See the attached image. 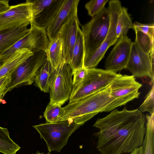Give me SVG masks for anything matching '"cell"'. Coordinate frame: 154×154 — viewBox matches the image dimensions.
<instances>
[{"mask_svg": "<svg viewBox=\"0 0 154 154\" xmlns=\"http://www.w3.org/2000/svg\"><path fill=\"white\" fill-rule=\"evenodd\" d=\"M145 117L138 109H114L98 119L93 127L99 131L96 148L101 154L131 153L141 146L146 131Z\"/></svg>", "mask_w": 154, "mask_h": 154, "instance_id": "obj_1", "label": "cell"}, {"mask_svg": "<svg viewBox=\"0 0 154 154\" xmlns=\"http://www.w3.org/2000/svg\"><path fill=\"white\" fill-rule=\"evenodd\" d=\"M134 30L140 31L149 36L151 39L154 41V24H144L138 22L133 23Z\"/></svg>", "mask_w": 154, "mask_h": 154, "instance_id": "obj_30", "label": "cell"}, {"mask_svg": "<svg viewBox=\"0 0 154 154\" xmlns=\"http://www.w3.org/2000/svg\"><path fill=\"white\" fill-rule=\"evenodd\" d=\"M33 54L19 66L10 75L6 93L14 88L30 85L34 82L38 70L47 60L46 52L34 49Z\"/></svg>", "mask_w": 154, "mask_h": 154, "instance_id": "obj_7", "label": "cell"}, {"mask_svg": "<svg viewBox=\"0 0 154 154\" xmlns=\"http://www.w3.org/2000/svg\"><path fill=\"white\" fill-rule=\"evenodd\" d=\"M79 24L78 16L73 17L62 27L58 36L61 39L63 56L68 64L71 61Z\"/></svg>", "mask_w": 154, "mask_h": 154, "instance_id": "obj_14", "label": "cell"}, {"mask_svg": "<svg viewBox=\"0 0 154 154\" xmlns=\"http://www.w3.org/2000/svg\"><path fill=\"white\" fill-rule=\"evenodd\" d=\"M154 85L146 95L145 100L138 109L141 112H147L150 115L154 113Z\"/></svg>", "mask_w": 154, "mask_h": 154, "instance_id": "obj_26", "label": "cell"}, {"mask_svg": "<svg viewBox=\"0 0 154 154\" xmlns=\"http://www.w3.org/2000/svg\"><path fill=\"white\" fill-rule=\"evenodd\" d=\"M80 125L69 119L54 123L47 122L33 126L45 142L49 152H59L67 143L70 136Z\"/></svg>", "mask_w": 154, "mask_h": 154, "instance_id": "obj_3", "label": "cell"}, {"mask_svg": "<svg viewBox=\"0 0 154 154\" xmlns=\"http://www.w3.org/2000/svg\"><path fill=\"white\" fill-rule=\"evenodd\" d=\"M85 55V49L83 34L79 28L77 34L76 41L74 47L70 62L69 64L72 72L83 67Z\"/></svg>", "mask_w": 154, "mask_h": 154, "instance_id": "obj_20", "label": "cell"}, {"mask_svg": "<svg viewBox=\"0 0 154 154\" xmlns=\"http://www.w3.org/2000/svg\"><path fill=\"white\" fill-rule=\"evenodd\" d=\"M65 1V0H53L51 4L45 8L32 18L31 23L46 30L59 12Z\"/></svg>", "mask_w": 154, "mask_h": 154, "instance_id": "obj_15", "label": "cell"}, {"mask_svg": "<svg viewBox=\"0 0 154 154\" xmlns=\"http://www.w3.org/2000/svg\"><path fill=\"white\" fill-rule=\"evenodd\" d=\"M72 69L66 63L56 71L50 87L49 104L61 106L68 100L72 90Z\"/></svg>", "mask_w": 154, "mask_h": 154, "instance_id": "obj_9", "label": "cell"}, {"mask_svg": "<svg viewBox=\"0 0 154 154\" xmlns=\"http://www.w3.org/2000/svg\"><path fill=\"white\" fill-rule=\"evenodd\" d=\"M5 60L0 56V68L3 64Z\"/></svg>", "mask_w": 154, "mask_h": 154, "instance_id": "obj_34", "label": "cell"}, {"mask_svg": "<svg viewBox=\"0 0 154 154\" xmlns=\"http://www.w3.org/2000/svg\"><path fill=\"white\" fill-rule=\"evenodd\" d=\"M108 0H91L85 5L89 15L92 17L101 11L104 7Z\"/></svg>", "mask_w": 154, "mask_h": 154, "instance_id": "obj_27", "label": "cell"}, {"mask_svg": "<svg viewBox=\"0 0 154 154\" xmlns=\"http://www.w3.org/2000/svg\"><path fill=\"white\" fill-rule=\"evenodd\" d=\"M154 51L148 55L143 52L134 42H133L129 59L125 69L134 77H147L154 85Z\"/></svg>", "mask_w": 154, "mask_h": 154, "instance_id": "obj_10", "label": "cell"}, {"mask_svg": "<svg viewBox=\"0 0 154 154\" xmlns=\"http://www.w3.org/2000/svg\"><path fill=\"white\" fill-rule=\"evenodd\" d=\"M20 149L10 138L8 129L0 126V152L4 154H16Z\"/></svg>", "mask_w": 154, "mask_h": 154, "instance_id": "obj_23", "label": "cell"}, {"mask_svg": "<svg viewBox=\"0 0 154 154\" xmlns=\"http://www.w3.org/2000/svg\"><path fill=\"white\" fill-rule=\"evenodd\" d=\"M10 75L5 76L0 78V97L2 100L6 94L7 87L10 81Z\"/></svg>", "mask_w": 154, "mask_h": 154, "instance_id": "obj_31", "label": "cell"}, {"mask_svg": "<svg viewBox=\"0 0 154 154\" xmlns=\"http://www.w3.org/2000/svg\"><path fill=\"white\" fill-rule=\"evenodd\" d=\"M133 42L127 35L118 39L105 62V70L116 73L125 69Z\"/></svg>", "mask_w": 154, "mask_h": 154, "instance_id": "obj_12", "label": "cell"}, {"mask_svg": "<svg viewBox=\"0 0 154 154\" xmlns=\"http://www.w3.org/2000/svg\"><path fill=\"white\" fill-rule=\"evenodd\" d=\"M87 69L83 67L76 69L72 72V90L74 91L82 82L86 75Z\"/></svg>", "mask_w": 154, "mask_h": 154, "instance_id": "obj_29", "label": "cell"}, {"mask_svg": "<svg viewBox=\"0 0 154 154\" xmlns=\"http://www.w3.org/2000/svg\"><path fill=\"white\" fill-rule=\"evenodd\" d=\"M29 4L32 18L45 8L49 5L53 0H27Z\"/></svg>", "mask_w": 154, "mask_h": 154, "instance_id": "obj_28", "label": "cell"}, {"mask_svg": "<svg viewBox=\"0 0 154 154\" xmlns=\"http://www.w3.org/2000/svg\"><path fill=\"white\" fill-rule=\"evenodd\" d=\"M110 24V15L104 7L92 17L89 21L82 26L85 54L98 49L105 39Z\"/></svg>", "mask_w": 154, "mask_h": 154, "instance_id": "obj_4", "label": "cell"}, {"mask_svg": "<svg viewBox=\"0 0 154 154\" xmlns=\"http://www.w3.org/2000/svg\"><path fill=\"white\" fill-rule=\"evenodd\" d=\"M134 30L136 35L135 42L143 52L149 55L154 51V41L143 32L137 30Z\"/></svg>", "mask_w": 154, "mask_h": 154, "instance_id": "obj_24", "label": "cell"}, {"mask_svg": "<svg viewBox=\"0 0 154 154\" xmlns=\"http://www.w3.org/2000/svg\"><path fill=\"white\" fill-rule=\"evenodd\" d=\"M58 105L48 103L44 113V116L48 123L59 122L63 112V108Z\"/></svg>", "mask_w": 154, "mask_h": 154, "instance_id": "obj_25", "label": "cell"}, {"mask_svg": "<svg viewBox=\"0 0 154 154\" xmlns=\"http://www.w3.org/2000/svg\"><path fill=\"white\" fill-rule=\"evenodd\" d=\"M32 20L30 5L26 0L10 6L8 10L0 14V31L27 27Z\"/></svg>", "mask_w": 154, "mask_h": 154, "instance_id": "obj_11", "label": "cell"}, {"mask_svg": "<svg viewBox=\"0 0 154 154\" xmlns=\"http://www.w3.org/2000/svg\"><path fill=\"white\" fill-rule=\"evenodd\" d=\"M132 20L128 12L127 8L122 7L118 17L116 30V35L118 38L126 35L130 29H134Z\"/></svg>", "mask_w": 154, "mask_h": 154, "instance_id": "obj_22", "label": "cell"}, {"mask_svg": "<svg viewBox=\"0 0 154 154\" xmlns=\"http://www.w3.org/2000/svg\"><path fill=\"white\" fill-rule=\"evenodd\" d=\"M154 113L146 115V131L143 141V154H154Z\"/></svg>", "mask_w": 154, "mask_h": 154, "instance_id": "obj_21", "label": "cell"}, {"mask_svg": "<svg viewBox=\"0 0 154 154\" xmlns=\"http://www.w3.org/2000/svg\"><path fill=\"white\" fill-rule=\"evenodd\" d=\"M33 54L27 49L18 50L6 59L0 68V78L10 75L21 64Z\"/></svg>", "mask_w": 154, "mask_h": 154, "instance_id": "obj_16", "label": "cell"}, {"mask_svg": "<svg viewBox=\"0 0 154 154\" xmlns=\"http://www.w3.org/2000/svg\"><path fill=\"white\" fill-rule=\"evenodd\" d=\"M46 53L47 60L56 70L66 63L63 55L62 41L58 37L50 42Z\"/></svg>", "mask_w": 154, "mask_h": 154, "instance_id": "obj_18", "label": "cell"}, {"mask_svg": "<svg viewBox=\"0 0 154 154\" xmlns=\"http://www.w3.org/2000/svg\"><path fill=\"white\" fill-rule=\"evenodd\" d=\"M27 27L0 31V55L28 32Z\"/></svg>", "mask_w": 154, "mask_h": 154, "instance_id": "obj_19", "label": "cell"}, {"mask_svg": "<svg viewBox=\"0 0 154 154\" xmlns=\"http://www.w3.org/2000/svg\"><path fill=\"white\" fill-rule=\"evenodd\" d=\"M120 2L111 0L107 8L110 15V24L107 35L100 46L96 50L85 54L83 66L86 69L94 68L104 57L105 54L111 46L116 44L118 38L116 30L119 15L122 8Z\"/></svg>", "mask_w": 154, "mask_h": 154, "instance_id": "obj_6", "label": "cell"}, {"mask_svg": "<svg viewBox=\"0 0 154 154\" xmlns=\"http://www.w3.org/2000/svg\"><path fill=\"white\" fill-rule=\"evenodd\" d=\"M56 70L46 60L38 70L34 80V85L41 91L49 92L50 87Z\"/></svg>", "mask_w": 154, "mask_h": 154, "instance_id": "obj_17", "label": "cell"}, {"mask_svg": "<svg viewBox=\"0 0 154 154\" xmlns=\"http://www.w3.org/2000/svg\"><path fill=\"white\" fill-rule=\"evenodd\" d=\"M32 154H44L43 153H40V152H36V153ZM46 154H51L50 152H48Z\"/></svg>", "mask_w": 154, "mask_h": 154, "instance_id": "obj_35", "label": "cell"}, {"mask_svg": "<svg viewBox=\"0 0 154 154\" xmlns=\"http://www.w3.org/2000/svg\"><path fill=\"white\" fill-rule=\"evenodd\" d=\"M9 0H0V14L8 10L10 6L9 4Z\"/></svg>", "mask_w": 154, "mask_h": 154, "instance_id": "obj_32", "label": "cell"}, {"mask_svg": "<svg viewBox=\"0 0 154 154\" xmlns=\"http://www.w3.org/2000/svg\"><path fill=\"white\" fill-rule=\"evenodd\" d=\"M110 85L93 94L69 103L63 107V114L59 121L72 119L76 124L81 126L103 112L114 100L110 95Z\"/></svg>", "mask_w": 154, "mask_h": 154, "instance_id": "obj_2", "label": "cell"}, {"mask_svg": "<svg viewBox=\"0 0 154 154\" xmlns=\"http://www.w3.org/2000/svg\"><path fill=\"white\" fill-rule=\"evenodd\" d=\"M82 83L72 92L69 103L72 102L93 94L109 85L117 73L105 69H88Z\"/></svg>", "mask_w": 154, "mask_h": 154, "instance_id": "obj_8", "label": "cell"}, {"mask_svg": "<svg viewBox=\"0 0 154 154\" xmlns=\"http://www.w3.org/2000/svg\"><path fill=\"white\" fill-rule=\"evenodd\" d=\"M79 0H65L62 6L46 29L51 42L58 37L62 27L73 17L77 16Z\"/></svg>", "mask_w": 154, "mask_h": 154, "instance_id": "obj_13", "label": "cell"}, {"mask_svg": "<svg viewBox=\"0 0 154 154\" xmlns=\"http://www.w3.org/2000/svg\"><path fill=\"white\" fill-rule=\"evenodd\" d=\"M130 154H143L142 146H140L136 148L131 152Z\"/></svg>", "mask_w": 154, "mask_h": 154, "instance_id": "obj_33", "label": "cell"}, {"mask_svg": "<svg viewBox=\"0 0 154 154\" xmlns=\"http://www.w3.org/2000/svg\"><path fill=\"white\" fill-rule=\"evenodd\" d=\"M142 86L132 75L117 74L110 85V95L114 100L103 112L112 111L138 98L140 94L139 90Z\"/></svg>", "mask_w": 154, "mask_h": 154, "instance_id": "obj_5", "label": "cell"}]
</instances>
